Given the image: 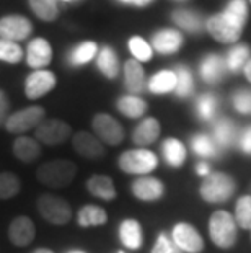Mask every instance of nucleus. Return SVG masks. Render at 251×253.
<instances>
[{
    "label": "nucleus",
    "mask_w": 251,
    "mask_h": 253,
    "mask_svg": "<svg viewBox=\"0 0 251 253\" xmlns=\"http://www.w3.org/2000/svg\"><path fill=\"white\" fill-rule=\"evenodd\" d=\"M78 173L77 164L71 159H52L42 162L35 171L41 185L47 188H66L75 180Z\"/></svg>",
    "instance_id": "7ed1b4c3"
},
{
    "label": "nucleus",
    "mask_w": 251,
    "mask_h": 253,
    "mask_svg": "<svg viewBox=\"0 0 251 253\" xmlns=\"http://www.w3.org/2000/svg\"><path fill=\"white\" fill-rule=\"evenodd\" d=\"M117 240L119 244L129 252H137L142 249L143 245V229L142 224L134 217L122 219L119 225H117Z\"/></svg>",
    "instance_id": "dca6fc26"
},
{
    "label": "nucleus",
    "mask_w": 251,
    "mask_h": 253,
    "mask_svg": "<svg viewBox=\"0 0 251 253\" xmlns=\"http://www.w3.org/2000/svg\"><path fill=\"white\" fill-rule=\"evenodd\" d=\"M52 62V47L49 41L44 38H35L28 42L26 47V64L35 69V71H41L46 69Z\"/></svg>",
    "instance_id": "6ab92c4d"
},
{
    "label": "nucleus",
    "mask_w": 251,
    "mask_h": 253,
    "mask_svg": "<svg viewBox=\"0 0 251 253\" xmlns=\"http://www.w3.org/2000/svg\"><path fill=\"white\" fill-rule=\"evenodd\" d=\"M238 136V127L230 118H220V120L214 121L211 129V137L217 144V147L220 149V152H227V150L233 149L237 145Z\"/></svg>",
    "instance_id": "f3484780"
},
{
    "label": "nucleus",
    "mask_w": 251,
    "mask_h": 253,
    "mask_svg": "<svg viewBox=\"0 0 251 253\" xmlns=\"http://www.w3.org/2000/svg\"><path fill=\"white\" fill-rule=\"evenodd\" d=\"M21 180L15 171H0V201L17 198L21 193Z\"/></svg>",
    "instance_id": "473e14b6"
},
{
    "label": "nucleus",
    "mask_w": 251,
    "mask_h": 253,
    "mask_svg": "<svg viewBox=\"0 0 251 253\" xmlns=\"http://www.w3.org/2000/svg\"><path fill=\"white\" fill-rule=\"evenodd\" d=\"M12 154L21 164H33L42 155V145L31 136H18L12 144Z\"/></svg>",
    "instance_id": "5701e85b"
},
{
    "label": "nucleus",
    "mask_w": 251,
    "mask_h": 253,
    "mask_svg": "<svg viewBox=\"0 0 251 253\" xmlns=\"http://www.w3.org/2000/svg\"><path fill=\"white\" fill-rule=\"evenodd\" d=\"M85 188L90 196L101 199V201L111 203L117 198V190L114 185V180L108 175L95 173L85 181Z\"/></svg>",
    "instance_id": "aec40b11"
},
{
    "label": "nucleus",
    "mask_w": 251,
    "mask_h": 253,
    "mask_svg": "<svg viewBox=\"0 0 251 253\" xmlns=\"http://www.w3.org/2000/svg\"><path fill=\"white\" fill-rule=\"evenodd\" d=\"M116 108L129 120H141L148 110L147 101L137 95H124L116 101Z\"/></svg>",
    "instance_id": "cd10ccee"
},
{
    "label": "nucleus",
    "mask_w": 251,
    "mask_h": 253,
    "mask_svg": "<svg viewBox=\"0 0 251 253\" xmlns=\"http://www.w3.org/2000/svg\"><path fill=\"white\" fill-rule=\"evenodd\" d=\"M97 67L103 77L114 80L119 75V57L111 46H105L98 51Z\"/></svg>",
    "instance_id": "c85d7f7f"
},
{
    "label": "nucleus",
    "mask_w": 251,
    "mask_h": 253,
    "mask_svg": "<svg viewBox=\"0 0 251 253\" xmlns=\"http://www.w3.org/2000/svg\"><path fill=\"white\" fill-rule=\"evenodd\" d=\"M250 2H251V0H250Z\"/></svg>",
    "instance_id": "6e6d98bb"
},
{
    "label": "nucleus",
    "mask_w": 251,
    "mask_h": 253,
    "mask_svg": "<svg viewBox=\"0 0 251 253\" xmlns=\"http://www.w3.org/2000/svg\"><path fill=\"white\" fill-rule=\"evenodd\" d=\"M36 209L47 224L56 227L67 225L73 217V209L69 199L52 193H42L36 198Z\"/></svg>",
    "instance_id": "423d86ee"
},
{
    "label": "nucleus",
    "mask_w": 251,
    "mask_h": 253,
    "mask_svg": "<svg viewBox=\"0 0 251 253\" xmlns=\"http://www.w3.org/2000/svg\"><path fill=\"white\" fill-rule=\"evenodd\" d=\"M183 42H184V38L178 30L163 28L153 35L152 49L157 51L158 54H162V56H172L181 49Z\"/></svg>",
    "instance_id": "412c9836"
},
{
    "label": "nucleus",
    "mask_w": 251,
    "mask_h": 253,
    "mask_svg": "<svg viewBox=\"0 0 251 253\" xmlns=\"http://www.w3.org/2000/svg\"><path fill=\"white\" fill-rule=\"evenodd\" d=\"M66 253H88V252H85L82 249H71V250H67Z\"/></svg>",
    "instance_id": "8fccbe9b"
},
{
    "label": "nucleus",
    "mask_w": 251,
    "mask_h": 253,
    "mask_svg": "<svg viewBox=\"0 0 251 253\" xmlns=\"http://www.w3.org/2000/svg\"><path fill=\"white\" fill-rule=\"evenodd\" d=\"M248 20V7L245 0H230L222 13H217L206 21L209 35L218 42L232 44L240 40Z\"/></svg>",
    "instance_id": "f257e3e1"
},
{
    "label": "nucleus",
    "mask_w": 251,
    "mask_h": 253,
    "mask_svg": "<svg viewBox=\"0 0 251 253\" xmlns=\"http://www.w3.org/2000/svg\"><path fill=\"white\" fill-rule=\"evenodd\" d=\"M10 116V100L3 90H0V126H5V121Z\"/></svg>",
    "instance_id": "c03bdc74"
},
{
    "label": "nucleus",
    "mask_w": 251,
    "mask_h": 253,
    "mask_svg": "<svg viewBox=\"0 0 251 253\" xmlns=\"http://www.w3.org/2000/svg\"><path fill=\"white\" fill-rule=\"evenodd\" d=\"M250 59V47L247 44H235L225 56V67L228 72H238L243 71L245 64Z\"/></svg>",
    "instance_id": "c9c22d12"
},
{
    "label": "nucleus",
    "mask_w": 251,
    "mask_h": 253,
    "mask_svg": "<svg viewBox=\"0 0 251 253\" xmlns=\"http://www.w3.org/2000/svg\"><path fill=\"white\" fill-rule=\"evenodd\" d=\"M233 217L238 229L251 230V195H242L235 203Z\"/></svg>",
    "instance_id": "e433bc0d"
},
{
    "label": "nucleus",
    "mask_w": 251,
    "mask_h": 253,
    "mask_svg": "<svg viewBox=\"0 0 251 253\" xmlns=\"http://www.w3.org/2000/svg\"><path fill=\"white\" fill-rule=\"evenodd\" d=\"M175 87H176L175 71H168V69H163V71L152 75L150 80L147 82V90L153 95L172 93V91H175Z\"/></svg>",
    "instance_id": "7c9ffc66"
},
{
    "label": "nucleus",
    "mask_w": 251,
    "mask_h": 253,
    "mask_svg": "<svg viewBox=\"0 0 251 253\" xmlns=\"http://www.w3.org/2000/svg\"><path fill=\"white\" fill-rule=\"evenodd\" d=\"M77 225L82 229H95L101 227V225L108 224V212L105 208L98 206V204H83L75 214Z\"/></svg>",
    "instance_id": "393cba45"
},
{
    "label": "nucleus",
    "mask_w": 251,
    "mask_h": 253,
    "mask_svg": "<svg viewBox=\"0 0 251 253\" xmlns=\"http://www.w3.org/2000/svg\"><path fill=\"white\" fill-rule=\"evenodd\" d=\"M119 2L126 3V5H136V7H147V5H150L153 0H119Z\"/></svg>",
    "instance_id": "49530a36"
},
{
    "label": "nucleus",
    "mask_w": 251,
    "mask_h": 253,
    "mask_svg": "<svg viewBox=\"0 0 251 253\" xmlns=\"http://www.w3.org/2000/svg\"><path fill=\"white\" fill-rule=\"evenodd\" d=\"M127 47H129L132 59H136L137 62H148L152 61L153 57V49L152 44L143 40L141 36H132L129 41H127Z\"/></svg>",
    "instance_id": "58836bf2"
},
{
    "label": "nucleus",
    "mask_w": 251,
    "mask_h": 253,
    "mask_svg": "<svg viewBox=\"0 0 251 253\" xmlns=\"http://www.w3.org/2000/svg\"><path fill=\"white\" fill-rule=\"evenodd\" d=\"M160 154L170 169H181L188 160V147L178 137H167L160 144Z\"/></svg>",
    "instance_id": "4be33fe9"
},
{
    "label": "nucleus",
    "mask_w": 251,
    "mask_h": 253,
    "mask_svg": "<svg viewBox=\"0 0 251 253\" xmlns=\"http://www.w3.org/2000/svg\"><path fill=\"white\" fill-rule=\"evenodd\" d=\"M237 180L225 171H212L201 180L199 196L207 204H222L232 199L237 193Z\"/></svg>",
    "instance_id": "20e7f679"
},
{
    "label": "nucleus",
    "mask_w": 251,
    "mask_h": 253,
    "mask_svg": "<svg viewBox=\"0 0 251 253\" xmlns=\"http://www.w3.org/2000/svg\"><path fill=\"white\" fill-rule=\"evenodd\" d=\"M175 2H186V0H175Z\"/></svg>",
    "instance_id": "3c124183"
},
{
    "label": "nucleus",
    "mask_w": 251,
    "mask_h": 253,
    "mask_svg": "<svg viewBox=\"0 0 251 253\" xmlns=\"http://www.w3.org/2000/svg\"><path fill=\"white\" fill-rule=\"evenodd\" d=\"M175 75H176V87L173 93L178 96V98H189L194 91L193 72L189 71V67L178 66L175 69Z\"/></svg>",
    "instance_id": "72a5a7b5"
},
{
    "label": "nucleus",
    "mask_w": 251,
    "mask_h": 253,
    "mask_svg": "<svg viewBox=\"0 0 251 253\" xmlns=\"http://www.w3.org/2000/svg\"><path fill=\"white\" fill-rule=\"evenodd\" d=\"M227 72L225 61L218 54H207L199 62V75L206 84L217 85Z\"/></svg>",
    "instance_id": "a878e982"
},
{
    "label": "nucleus",
    "mask_w": 251,
    "mask_h": 253,
    "mask_svg": "<svg viewBox=\"0 0 251 253\" xmlns=\"http://www.w3.org/2000/svg\"><path fill=\"white\" fill-rule=\"evenodd\" d=\"M168 234L181 253H202L206 249V242L199 230L184 220L173 224Z\"/></svg>",
    "instance_id": "6e6552de"
},
{
    "label": "nucleus",
    "mask_w": 251,
    "mask_h": 253,
    "mask_svg": "<svg viewBox=\"0 0 251 253\" xmlns=\"http://www.w3.org/2000/svg\"><path fill=\"white\" fill-rule=\"evenodd\" d=\"M72 147L83 159L98 160L106 154L105 144L88 131H78L72 134Z\"/></svg>",
    "instance_id": "2eb2a0df"
},
{
    "label": "nucleus",
    "mask_w": 251,
    "mask_h": 253,
    "mask_svg": "<svg viewBox=\"0 0 251 253\" xmlns=\"http://www.w3.org/2000/svg\"><path fill=\"white\" fill-rule=\"evenodd\" d=\"M131 195L141 203H157L163 199L167 195V186L165 183L153 175L137 176L129 185Z\"/></svg>",
    "instance_id": "9b49d317"
},
{
    "label": "nucleus",
    "mask_w": 251,
    "mask_h": 253,
    "mask_svg": "<svg viewBox=\"0 0 251 253\" xmlns=\"http://www.w3.org/2000/svg\"><path fill=\"white\" fill-rule=\"evenodd\" d=\"M64 2H72V0H64Z\"/></svg>",
    "instance_id": "864d4df0"
},
{
    "label": "nucleus",
    "mask_w": 251,
    "mask_h": 253,
    "mask_svg": "<svg viewBox=\"0 0 251 253\" xmlns=\"http://www.w3.org/2000/svg\"><path fill=\"white\" fill-rule=\"evenodd\" d=\"M72 126L59 118H46L35 129V139L41 145H59L66 142L69 137H72Z\"/></svg>",
    "instance_id": "9d476101"
},
{
    "label": "nucleus",
    "mask_w": 251,
    "mask_h": 253,
    "mask_svg": "<svg viewBox=\"0 0 251 253\" xmlns=\"http://www.w3.org/2000/svg\"><path fill=\"white\" fill-rule=\"evenodd\" d=\"M160 134H162V125H160L157 118L153 116L142 118L134 127V131H132V144L136 147L148 149L150 145H153L158 141Z\"/></svg>",
    "instance_id": "a211bd4d"
},
{
    "label": "nucleus",
    "mask_w": 251,
    "mask_h": 253,
    "mask_svg": "<svg viewBox=\"0 0 251 253\" xmlns=\"http://www.w3.org/2000/svg\"><path fill=\"white\" fill-rule=\"evenodd\" d=\"M116 253H126L124 250H119V252H116Z\"/></svg>",
    "instance_id": "603ef678"
},
{
    "label": "nucleus",
    "mask_w": 251,
    "mask_h": 253,
    "mask_svg": "<svg viewBox=\"0 0 251 253\" xmlns=\"http://www.w3.org/2000/svg\"><path fill=\"white\" fill-rule=\"evenodd\" d=\"M7 237L13 247H18V249L30 247L36 239V224L30 216L20 214L10 220L7 227Z\"/></svg>",
    "instance_id": "f8f14e48"
},
{
    "label": "nucleus",
    "mask_w": 251,
    "mask_h": 253,
    "mask_svg": "<svg viewBox=\"0 0 251 253\" xmlns=\"http://www.w3.org/2000/svg\"><path fill=\"white\" fill-rule=\"evenodd\" d=\"M116 165L122 173L132 175L134 178H137V176L152 175L158 169L160 159L157 152H153L152 149L134 147L122 150L116 160Z\"/></svg>",
    "instance_id": "f03ea898"
},
{
    "label": "nucleus",
    "mask_w": 251,
    "mask_h": 253,
    "mask_svg": "<svg viewBox=\"0 0 251 253\" xmlns=\"http://www.w3.org/2000/svg\"><path fill=\"white\" fill-rule=\"evenodd\" d=\"M232 105L237 113L240 115L248 116L251 115V90L242 88L238 91H235L232 96Z\"/></svg>",
    "instance_id": "a19ab883"
},
{
    "label": "nucleus",
    "mask_w": 251,
    "mask_h": 253,
    "mask_svg": "<svg viewBox=\"0 0 251 253\" xmlns=\"http://www.w3.org/2000/svg\"><path fill=\"white\" fill-rule=\"evenodd\" d=\"M243 74H245V77H247V80L251 84V57L248 59V62L245 64V67H243Z\"/></svg>",
    "instance_id": "de8ad7c7"
},
{
    "label": "nucleus",
    "mask_w": 251,
    "mask_h": 253,
    "mask_svg": "<svg viewBox=\"0 0 251 253\" xmlns=\"http://www.w3.org/2000/svg\"><path fill=\"white\" fill-rule=\"evenodd\" d=\"M98 56V44L95 41H83L80 44L73 46L67 54V62L72 67H80L92 62Z\"/></svg>",
    "instance_id": "c756f323"
},
{
    "label": "nucleus",
    "mask_w": 251,
    "mask_h": 253,
    "mask_svg": "<svg viewBox=\"0 0 251 253\" xmlns=\"http://www.w3.org/2000/svg\"><path fill=\"white\" fill-rule=\"evenodd\" d=\"M172 20L178 28L188 31V33H199L204 26V20L197 12L188 8H178L172 13Z\"/></svg>",
    "instance_id": "2f4dec72"
},
{
    "label": "nucleus",
    "mask_w": 251,
    "mask_h": 253,
    "mask_svg": "<svg viewBox=\"0 0 251 253\" xmlns=\"http://www.w3.org/2000/svg\"><path fill=\"white\" fill-rule=\"evenodd\" d=\"M30 8L42 21H54L59 15L57 0H28Z\"/></svg>",
    "instance_id": "4c0bfd02"
},
{
    "label": "nucleus",
    "mask_w": 251,
    "mask_h": 253,
    "mask_svg": "<svg viewBox=\"0 0 251 253\" xmlns=\"http://www.w3.org/2000/svg\"><path fill=\"white\" fill-rule=\"evenodd\" d=\"M93 134L97 136L105 145H119L124 142L126 131L119 121L108 113H97L92 120Z\"/></svg>",
    "instance_id": "1a4fd4ad"
},
{
    "label": "nucleus",
    "mask_w": 251,
    "mask_h": 253,
    "mask_svg": "<svg viewBox=\"0 0 251 253\" xmlns=\"http://www.w3.org/2000/svg\"><path fill=\"white\" fill-rule=\"evenodd\" d=\"M25 51L18 42L0 40V61L7 64H18L23 61Z\"/></svg>",
    "instance_id": "ea45409f"
},
{
    "label": "nucleus",
    "mask_w": 251,
    "mask_h": 253,
    "mask_svg": "<svg viewBox=\"0 0 251 253\" xmlns=\"http://www.w3.org/2000/svg\"><path fill=\"white\" fill-rule=\"evenodd\" d=\"M46 120V108L39 105H31L26 108H21L15 113H10V116L5 121V129L13 136H26V132L35 131L42 121Z\"/></svg>",
    "instance_id": "0eeeda50"
},
{
    "label": "nucleus",
    "mask_w": 251,
    "mask_h": 253,
    "mask_svg": "<svg viewBox=\"0 0 251 253\" xmlns=\"http://www.w3.org/2000/svg\"><path fill=\"white\" fill-rule=\"evenodd\" d=\"M124 87L129 95H141L147 88V77L142 64L136 59H129L124 64Z\"/></svg>",
    "instance_id": "b1692460"
},
{
    "label": "nucleus",
    "mask_w": 251,
    "mask_h": 253,
    "mask_svg": "<svg viewBox=\"0 0 251 253\" xmlns=\"http://www.w3.org/2000/svg\"><path fill=\"white\" fill-rule=\"evenodd\" d=\"M57 85V77L54 72L41 69V71H33L25 79V95L30 100H39L47 93H51Z\"/></svg>",
    "instance_id": "ddd939ff"
},
{
    "label": "nucleus",
    "mask_w": 251,
    "mask_h": 253,
    "mask_svg": "<svg viewBox=\"0 0 251 253\" xmlns=\"http://www.w3.org/2000/svg\"><path fill=\"white\" fill-rule=\"evenodd\" d=\"M218 110V100L215 95L212 93H204L196 100V116L201 121L209 123L215 120Z\"/></svg>",
    "instance_id": "f704fd0d"
},
{
    "label": "nucleus",
    "mask_w": 251,
    "mask_h": 253,
    "mask_svg": "<svg viewBox=\"0 0 251 253\" xmlns=\"http://www.w3.org/2000/svg\"><path fill=\"white\" fill-rule=\"evenodd\" d=\"M250 232H251V230H250Z\"/></svg>",
    "instance_id": "5fc2aeb1"
},
{
    "label": "nucleus",
    "mask_w": 251,
    "mask_h": 253,
    "mask_svg": "<svg viewBox=\"0 0 251 253\" xmlns=\"http://www.w3.org/2000/svg\"><path fill=\"white\" fill-rule=\"evenodd\" d=\"M237 149L243 155H251V126L240 132L238 141H237Z\"/></svg>",
    "instance_id": "37998d69"
},
{
    "label": "nucleus",
    "mask_w": 251,
    "mask_h": 253,
    "mask_svg": "<svg viewBox=\"0 0 251 253\" xmlns=\"http://www.w3.org/2000/svg\"><path fill=\"white\" fill-rule=\"evenodd\" d=\"M189 149L196 157H199L201 160H209V159H217L220 155V149L217 147V144L214 142V139L211 137V134L204 132H197L193 134L189 139Z\"/></svg>",
    "instance_id": "bb28decb"
},
{
    "label": "nucleus",
    "mask_w": 251,
    "mask_h": 253,
    "mask_svg": "<svg viewBox=\"0 0 251 253\" xmlns=\"http://www.w3.org/2000/svg\"><path fill=\"white\" fill-rule=\"evenodd\" d=\"M194 171H196L197 176H201V178H206L207 175L212 173L211 164L207 162V160H199V162H197L196 167H194Z\"/></svg>",
    "instance_id": "a18cd8bd"
},
{
    "label": "nucleus",
    "mask_w": 251,
    "mask_h": 253,
    "mask_svg": "<svg viewBox=\"0 0 251 253\" xmlns=\"http://www.w3.org/2000/svg\"><path fill=\"white\" fill-rule=\"evenodd\" d=\"M207 234L211 242L220 250H230L238 240V225L232 212L217 209L207 220Z\"/></svg>",
    "instance_id": "39448f33"
},
{
    "label": "nucleus",
    "mask_w": 251,
    "mask_h": 253,
    "mask_svg": "<svg viewBox=\"0 0 251 253\" xmlns=\"http://www.w3.org/2000/svg\"><path fill=\"white\" fill-rule=\"evenodd\" d=\"M31 253H56L52 249H47V247H38V249H35Z\"/></svg>",
    "instance_id": "09e8293b"
},
{
    "label": "nucleus",
    "mask_w": 251,
    "mask_h": 253,
    "mask_svg": "<svg viewBox=\"0 0 251 253\" xmlns=\"http://www.w3.org/2000/svg\"><path fill=\"white\" fill-rule=\"evenodd\" d=\"M31 31H33V25L26 17L8 15V17L0 18V40L20 42L30 38Z\"/></svg>",
    "instance_id": "4468645a"
},
{
    "label": "nucleus",
    "mask_w": 251,
    "mask_h": 253,
    "mask_svg": "<svg viewBox=\"0 0 251 253\" xmlns=\"http://www.w3.org/2000/svg\"><path fill=\"white\" fill-rule=\"evenodd\" d=\"M150 253H181V252L178 250V247L173 244L170 234L163 230V232H160L157 235V239H155Z\"/></svg>",
    "instance_id": "79ce46f5"
}]
</instances>
